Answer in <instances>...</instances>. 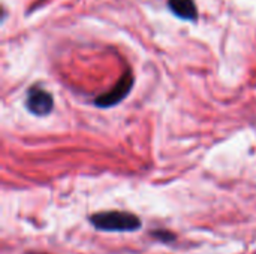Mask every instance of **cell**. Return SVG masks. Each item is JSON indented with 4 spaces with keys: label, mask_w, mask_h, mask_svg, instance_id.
I'll return each mask as SVG.
<instances>
[{
    "label": "cell",
    "mask_w": 256,
    "mask_h": 254,
    "mask_svg": "<svg viewBox=\"0 0 256 254\" xmlns=\"http://www.w3.org/2000/svg\"><path fill=\"white\" fill-rule=\"evenodd\" d=\"M90 223L104 232H135L141 228V220L126 211H104L90 216Z\"/></svg>",
    "instance_id": "cell-1"
},
{
    "label": "cell",
    "mask_w": 256,
    "mask_h": 254,
    "mask_svg": "<svg viewBox=\"0 0 256 254\" xmlns=\"http://www.w3.org/2000/svg\"><path fill=\"white\" fill-rule=\"evenodd\" d=\"M52 106H54V99L48 91L39 87H32L28 90L27 99H26V108L32 114L39 115V117L48 115L52 111Z\"/></svg>",
    "instance_id": "cell-2"
},
{
    "label": "cell",
    "mask_w": 256,
    "mask_h": 254,
    "mask_svg": "<svg viewBox=\"0 0 256 254\" xmlns=\"http://www.w3.org/2000/svg\"><path fill=\"white\" fill-rule=\"evenodd\" d=\"M132 84H134V76L128 72L123 75V78L114 85L112 90H110L108 93L99 96L96 99V105L99 108H110V106H114L117 105L118 102H122L130 91L132 88Z\"/></svg>",
    "instance_id": "cell-3"
},
{
    "label": "cell",
    "mask_w": 256,
    "mask_h": 254,
    "mask_svg": "<svg viewBox=\"0 0 256 254\" xmlns=\"http://www.w3.org/2000/svg\"><path fill=\"white\" fill-rule=\"evenodd\" d=\"M171 10L183 19H196L198 12L194 0H170Z\"/></svg>",
    "instance_id": "cell-4"
},
{
    "label": "cell",
    "mask_w": 256,
    "mask_h": 254,
    "mask_svg": "<svg viewBox=\"0 0 256 254\" xmlns=\"http://www.w3.org/2000/svg\"><path fill=\"white\" fill-rule=\"evenodd\" d=\"M154 238H158L159 241H162V243H172L174 240H176V237L172 235V234H170L168 231H156V232H153L152 234Z\"/></svg>",
    "instance_id": "cell-5"
},
{
    "label": "cell",
    "mask_w": 256,
    "mask_h": 254,
    "mask_svg": "<svg viewBox=\"0 0 256 254\" xmlns=\"http://www.w3.org/2000/svg\"><path fill=\"white\" fill-rule=\"evenodd\" d=\"M28 254H40V253H28Z\"/></svg>",
    "instance_id": "cell-6"
}]
</instances>
